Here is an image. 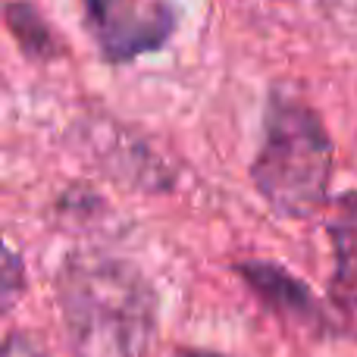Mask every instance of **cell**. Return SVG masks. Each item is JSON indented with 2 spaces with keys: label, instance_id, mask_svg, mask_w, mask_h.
Wrapping results in <instances>:
<instances>
[{
  "label": "cell",
  "instance_id": "1",
  "mask_svg": "<svg viewBox=\"0 0 357 357\" xmlns=\"http://www.w3.org/2000/svg\"><path fill=\"white\" fill-rule=\"evenodd\" d=\"M63 339L73 357H148L160 329V295L129 257L79 248L54 279Z\"/></svg>",
  "mask_w": 357,
  "mask_h": 357
},
{
  "label": "cell",
  "instance_id": "2",
  "mask_svg": "<svg viewBox=\"0 0 357 357\" xmlns=\"http://www.w3.org/2000/svg\"><path fill=\"white\" fill-rule=\"evenodd\" d=\"M335 148L323 116L295 91L273 88L251 185L279 220H310L329 204Z\"/></svg>",
  "mask_w": 357,
  "mask_h": 357
},
{
  "label": "cell",
  "instance_id": "3",
  "mask_svg": "<svg viewBox=\"0 0 357 357\" xmlns=\"http://www.w3.org/2000/svg\"><path fill=\"white\" fill-rule=\"evenodd\" d=\"M100 60L126 66L163 50L176 35L173 0H79Z\"/></svg>",
  "mask_w": 357,
  "mask_h": 357
},
{
  "label": "cell",
  "instance_id": "4",
  "mask_svg": "<svg viewBox=\"0 0 357 357\" xmlns=\"http://www.w3.org/2000/svg\"><path fill=\"white\" fill-rule=\"evenodd\" d=\"M235 273L248 285V291L264 307H270L276 317H282L285 323H295L301 329H314V333H320L326 326V310H323V304L310 291V285L304 279H298L291 270H285L282 264L251 257L235 264Z\"/></svg>",
  "mask_w": 357,
  "mask_h": 357
},
{
  "label": "cell",
  "instance_id": "5",
  "mask_svg": "<svg viewBox=\"0 0 357 357\" xmlns=\"http://www.w3.org/2000/svg\"><path fill=\"white\" fill-rule=\"evenodd\" d=\"M333 245V279L329 304L339 314L342 326L357 339V195H342L326 222Z\"/></svg>",
  "mask_w": 357,
  "mask_h": 357
},
{
  "label": "cell",
  "instance_id": "6",
  "mask_svg": "<svg viewBox=\"0 0 357 357\" xmlns=\"http://www.w3.org/2000/svg\"><path fill=\"white\" fill-rule=\"evenodd\" d=\"M6 29H10V35L16 38L19 50H22L25 56H31V60L47 63V60H56V56L66 54L63 38L56 35V31L47 25V19H44L31 3H25V0L6 3Z\"/></svg>",
  "mask_w": 357,
  "mask_h": 357
},
{
  "label": "cell",
  "instance_id": "7",
  "mask_svg": "<svg viewBox=\"0 0 357 357\" xmlns=\"http://www.w3.org/2000/svg\"><path fill=\"white\" fill-rule=\"evenodd\" d=\"M22 291H25V264H22V257L13 251V245H6L3 273H0V301H3L6 314L13 310V304H16V298L22 295Z\"/></svg>",
  "mask_w": 357,
  "mask_h": 357
},
{
  "label": "cell",
  "instance_id": "8",
  "mask_svg": "<svg viewBox=\"0 0 357 357\" xmlns=\"http://www.w3.org/2000/svg\"><path fill=\"white\" fill-rule=\"evenodd\" d=\"M3 357H50L31 333H10L3 342Z\"/></svg>",
  "mask_w": 357,
  "mask_h": 357
},
{
  "label": "cell",
  "instance_id": "9",
  "mask_svg": "<svg viewBox=\"0 0 357 357\" xmlns=\"http://www.w3.org/2000/svg\"><path fill=\"white\" fill-rule=\"evenodd\" d=\"M169 357H229V354H220V351H207V348H176Z\"/></svg>",
  "mask_w": 357,
  "mask_h": 357
}]
</instances>
